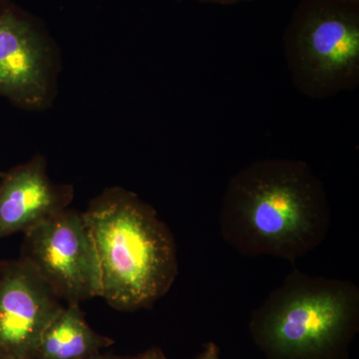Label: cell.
Listing matches in <instances>:
<instances>
[{
  "instance_id": "5",
  "label": "cell",
  "mask_w": 359,
  "mask_h": 359,
  "mask_svg": "<svg viewBox=\"0 0 359 359\" xmlns=\"http://www.w3.org/2000/svg\"><path fill=\"white\" fill-rule=\"evenodd\" d=\"M20 257L61 301L100 297V264L82 212L67 209L25 231Z\"/></svg>"
},
{
  "instance_id": "4",
  "label": "cell",
  "mask_w": 359,
  "mask_h": 359,
  "mask_svg": "<svg viewBox=\"0 0 359 359\" xmlns=\"http://www.w3.org/2000/svg\"><path fill=\"white\" fill-rule=\"evenodd\" d=\"M295 89L325 100L359 86V0H301L283 36Z\"/></svg>"
},
{
  "instance_id": "13",
  "label": "cell",
  "mask_w": 359,
  "mask_h": 359,
  "mask_svg": "<svg viewBox=\"0 0 359 359\" xmlns=\"http://www.w3.org/2000/svg\"><path fill=\"white\" fill-rule=\"evenodd\" d=\"M84 359H119V356L113 355V354L109 353H99Z\"/></svg>"
},
{
  "instance_id": "8",
  "label": "cell",
  "mask_w": 359,
  "mask_h": 359,
  "mask_svg": "<svg viewBox=\"0 0 359 359\" xmlns=\"http://www.w3.org/2000/svg\"><path fill=\"white\" fill-rule=\"evenodd\" d=\"M37 154L0 177V241L23 233L69 209L74 187L54 183Z\"/></svg>"
},
{
  "instance_id": "11",
  "label": "cell",
  "mask_w": 359,
  "mask_h": 359,
  "mask_svg": "<svg viewBox=\"0 0 359 359\" xmlns=\"http://www.w3.org/2000/svg\"><path fill=\"white\" fill-rule=\"evenodd\" d=\"M119 359H167V358L158 347H151V348L147 349L144 353L137 354V355L119 358Z\"/></svg>"
},
{
  "instance_id": "3",
  "label": "cell",
  "mask_w": 359,
  "mask_h": 359,
  "mask_svg": "<svg viewBox=\"0 0 359 359\" xmlns=\"http://www.w3.org/2000/svg\"><path fill=\"white\" fill-rule=\"evenodd\" d=\"M266 359H349L359 330V289L340 278L294 269L249 323Z\"/></svg>"
},
{
  "instance_id": "12",
  "label": "cell",
  "mask_w": 359,
  "mask_h": 359,
  "mask_svg": "<svg viewBox=\"0 0 359 359\" xmlns=\"http://www.w3.org/2000/svg\"><path fill=\"white\" fill-rule=\"evenodd\" d=\"M192 1H197L203 4H212V6H238V4H250L254 0H192Z\"/></svg>"
},
{
  "instance_id": "9",
  "label": "cell",
  "mask_w": 359,
  "mask_h": 359,
  "mask_svg": "<svg viewBox=\"0 0 359 359\" xmlns=\"http://www.w3.org/2000/svg\"><path fill=\"white\" fill-rule=\"evenodd\" d=\"M113 344L92 330L80 304H67L45 330L34 359H84Z\"/></svg>"
},
{
  "instance_id": "7",
  "label": "cell",
  "mask_w": 359,
  "mask_h": 359,
  "mask_svg": "<svg viewBox=\"0 0 359 359\" xmlns=\"http://www.w3.org/2000/svg\"><path fill=\"white\" fill-rule=\"evenodd\" d=\"M65 306L25 259L0 276V359H34L45 330Z\"/></svg>"
},
{
  "instance_id": "10",
  "label": "cell",
  "mask_w": 359,
  "mask_h": 359,
  "mask_svg": "<svg viewBox=\"0 0 359 359\" xmlns=\"http://www.w3.org/2000/svg\"><path fill=\"white\" fill-rule=\"evenodd\" d=\"M196 359H221V351L214 341H209L204 344L203 351Z\"/></svg>"
},
{
  "instance_id": "14",
  "label": "cell",
  "mask_w": 359,
  "mask_h": 359,
  "mask_svg": "<svg viewBox=\"0 0 359 359\" xmlns=\"http://www.w3.org/2000/svg\"><path fill=\"white\" fill-rule=\"evenodd\" d=\"M4 261L0 259V276H1L2 269H4Z\"/></svg>"
},
{
  "instance_id": "1",
  "label": "cell",
  "mask_w": 359,
  "mask_h": 359,
  "mask_svg": "<svg viewBox=\"0 0 359 359\" xmlns=\"http://www.w3.org/2000/svg\"><path fill=\"white\" fill-rule=\"evenodd\" d=\"M332 212L325 186L302 160L255 161L226 185L222 238L243 256H271L294 264L327 238Z\"/></svg>"
},
{
  "instance_id": "6",
  "label": "cell",
  "mask_w": 359,
  "mask_h": 359,
  "mask_svg": "<svg viewBox=\"0 0 359 359\" xmlns=\"http://www.w3.org/2000/svg\"><path fill=\"white\" fill-rule=\"evenodd\" d=\"M58 50L43 23L0 0V97L18 107L42 111L55 96Z\"/></svg>"
},
{
  "instance_id": "15",
  "label": "cell",
  "mask_w": 359,
  "mask_h": 359,
  "mask_svg": "<svg viewBox=\"0 0 359 359\" xmlns=\"http://www.w3.org/2000/svg\"><path fill=\"white\" fill-rule=\"evenodd\" d=\"M1 174H2V173H0V177H1Z\"/></svg>"
},
{
  "instance_id": "2",
  "label": "cell",
  "mask_w": 359,
  "mask_h": 359,
  "mask_svg": "<svg viewBox=\"0 0 359 359\" xmlns=\"http://www.w3.org/2000/svg\"><path fill=\"white\" fill-rule=\"evenodd\" d=\"M82 214L100 264V297L120 311L152 308L179 273L169 226L152 205L121 187L104 190Z\"/></svg>"
}]
</instances>
